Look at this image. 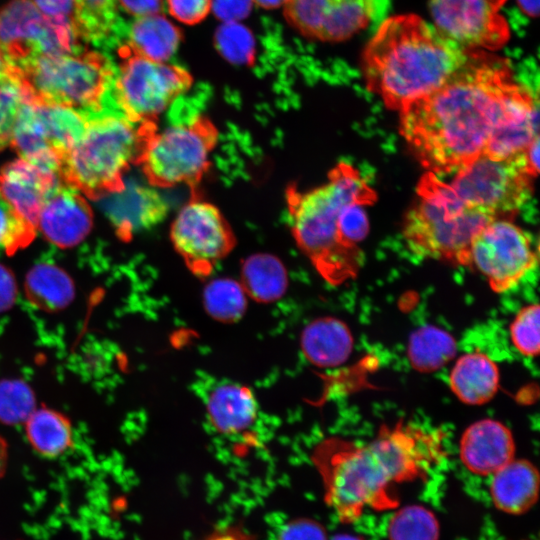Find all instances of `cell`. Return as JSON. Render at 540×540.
<instances>
[{
	"label": "cell",
	"instance_id": "1",
	"mask_svg": "<svg viewBox=\"0 0 540 540\" xmlns=\"http://www.w3.org/2000/svg\"><path fill=\"white\" fill-rule=\"evenodd\" d=\"M536 110L507 61L471 50L440 87L399 111L400 132L428 171L455 173L484 154L496 129Z\"/></svg>",
	"mask_w": 540,
	"mask_h": 540
},
{
	"label": "cell",
	"instance_id": "2",
	"mask_svg": "<svg viewBox=\"0 0 540 540\" xmlns=\"http://www.w3.org/2000/svg\"><path fill=\"white\" fill-rule=\"evenodd\" d=\"M444 454L441 431L399 422L383 425L367 443L326 438L314 448L312 461L326 504L340 522L350 524L366 510L399 507L395 487L424 478Z\"/></svg>",
	"mask_w": 540,
	"mask_h": 540
},
{
	"label": "cell",
	"instance_id": "3",
	"mask_svg": "<svg viewBox=\"0 0 540 540\" xmlns=\"http://www.w3.org/2000/svg\"><path fill=\"white\" fill-rule=\"evenodd\" d=\"M463 49L415 14L385 19L366 45L367 88L398 112L440 87L467 59Z\"/></svg>",
	"mask_w": 540,
	"mask_h": 540
},
{
	"label": "cell",
	"instance_id": "4",
	"mask_svg": "<svg viewBox=\"0 0 540 540\" xmlns=\"http://www.w3.org/2000/svg\"><path fill=\"white\" fill-rule=\"evenodd\" d=\"M289 224L300 250L329 283L338 285L356 276L362 257L345 250L338 238L342 209L353 202L371 205L375 191L352 165L341 162L324 184L286 193Z\"/></svg>",
	"mask_w": 540,
	"mask_h": 540
},
{
	"label": "cell",
	"instance_id": "5",
	"mask_svg": "<svg viewBox=\"0 0 540 540\" xmlns=\"http://www.w3.org/2000/svg\"><path fill=\"white\" fill-rule=\"evenodd\" d=\"M156 123H137L116 110L87 116L81 139L64 155L60 176L68 185L98 198L124 188V175L138 162Z\"/></svg>",
	"mask_w": 540,
	"mask_h": 540
},
{
	"label": "cell",
	"instance_id": "6",
	"mask_svg": "<svg viewBox=\"0 0 540 540\" xmlns=\"http://www.w3.org/2000/svg\"><path fill=\"white\" fill-rule=\"evenodd\" d=\"M497 219L457 197L449 183L428 171L417 187V200L406 213L403 236L408 248L422 258L469 264L474 236Z\"/></svg>",
	"mask_w": 540,
	"mask_h": 540
},
{
	"label": "cell",
	"instance_id": "7",
	"mask_svg": "<svg viewBox=\"0 0 540 540\" xmlns=\"http://www.w3.org/2000/svg\"><path fill=\"white\" fill-rule=\"evenodd\" d=\"M16 71L41 101L72 107L86 117L114 108L115 70L98 52L72 50L43 56Z\"/></svg>",
	"mask_w": 540,
	"mask_h": 540
},
{
	"label": "cell",
	"instance_id": "8",
	"mask_svg": "<svg viewBox=\"0 0 540 540\" xmlns=\"http://www.w3.org/2000/svg\"><path fill=\"white\" fill-rule=\"evenodd\" d=\"M218 130L206 117L197 115L147 136L137 164L150 185L171 188L194 186L211 165Z\"/></svg>",
	"mask_w": 540,
	"mask_h": 540
},
{
	"label": "cell",
	"instance_id": "9",
	"mask_svg": "<svg viewBox=\"0 0 540 540\" xmlns=\"http://www.w3.org/2000/svg\"><path fill=\"white\" fill-rule=\"evenodd\" d=\"M111 99L115 109L137 123H155L193 83L184 68L144 58L127 45L119 50Z\"/></svg>",
	"mask_w": 540,
	"mask_h": 540
},
{
	"label": "cell",
	"instance_id": "10",
	"mask_svg": "<svg viewBox=\"0 0 540 540\" xmlns=\"http://www.w3.org/2000/svg\"><path fill=\"white\" fill-rule=\"evenodd\" d=\"M525 150L508 158L480 155L455 172L450 187L464 203L496 218L515 214L532 194Z\"/></svg>",
	"mask_w": 540,
	"mask_h": 540
},
{
	"label": "cell",
	"instance_id": "11",
	"mask_svg": "<svg viewBox=\"0 0 540 540\" xmlns=\"http://www.w3.org/2000/svg\"><path fill=\"white\" fill-rule=\"evenodd\" d=\"M76 38L72 26L47 18L31 0H10L0 7V55L16 69L74 50Z\"/></svg>",
	"mask_w": 540,
	"mask_h": 540
},
{
	"label": "cell",
	"instance_id": "12",
	"mask_svg": "<svg viewBox=\"0 0 540 540\" xmlns=\"http://www.w3.org/2000/svg\"><path fill=\"white\" fill-rule=\"evenodd\" d=\"M537 264L529 235L506 218L486 224L473 238L469 264L503 293L514 288Z\"/></svg>",
	"mask_w": 540,
	"mask_h": 540
},
{
	"label": "cell",
	"instance_id": "13",
	"mask_svg": "<svg viewBox=\"0 0 540 540\" xmlns=\"http://www.w3.org/2000/svg\"><path fill=\"white\" fill-rule=\"evenodd\" d=\"M171 242L191 272L207 276L234 248V233L212 203L194 198L183 205L170 228Z\"/></svg>",
	"mask_w": 540,
	"mask_h": 540
},
{
	"label": "cell",
	"instance_id": "14",
	"mask_svg": "<svg viewBox=\"0 0 540 540\" xmlns=\"http://www.w3.org/2000/svg\"><path fill=\"white\" fill-rule=\"evenodd\" d=\"M506 0H430L434 27L466 50L493 51L509 40L510 29L500 10Z\"/></svg>",
	"mask_w": 540,
	"mask_h": 540
},
{
	"label": "cell",
	"instance_id": "15",
	"mask_svg": "<svg viewBox=\"0 0 540 540\" xmlns=\"http://www.w3.org/2000/svg\"><path fill=\"white\" fill-rule=\"evenodd\" d=\"M284 16L305 37L339 42L364 29L375 11V0H288Z\"/></svg>",
	"mask_w": 540,
	"mask_h": 540
},
{
	"label": "cell",
	"instance_id": "16",
	"mask_svg": "<svg viewBox=\"0 0 540 540\" xmlns=\"http://www.w3.org/2000/svg\"><path fill=\"white\" fill-rule=\"evenodd\" d=\"M61 176L19 157L0 170V197L36 228L39 212Z\"/></svg>",
	"mask_w": 540,
	"mask_h": 540
},
{
	"label": "cell",
	"instance_id": "17",
	"mask_svg": "<svg viewBox=\"0 0 540 540\" xmlns=\"http://www.w3.org/2000/svg\"><path fill=\"white\" fill-rule=\"evenodd\" d=\"M92 226V212L79 191L60 184L43 204L37 219L38 228L51 243L73 247L80 243Z\"/></svg>",
	"mask_w": 540,
	"mask_h": 540
},
{
	"label": "cell",
	"instance_id": "18",
	"mask_svg": "<svg viewBox=\"0 0 540 540\" xmlns=\"http://www.w3.org/2000/svg\"><path fill=\"white\" fill-rule=\"evenodd\" d=\"M515 442L510 429L502 422L482 419L462 434L459 457L472 473L491 476L515 457Z\"/></svg>",
	"mask_w": 540,
	"mask_h": 540
},
{
	"label": "cell",
	"instance_id": "19",
	"mask_svg": "<svg viewBox=\"0 0 540 540\" xmlns=\"http://www.w3.org/2000/svg\"><path fill=\"white\" fill-rule=\"evenodd\" d=\"M204 404L213 427L224 435L243 433L258 415V404L252 391L233 382L212 384L205 394Z\"/></svg>",
	"mask_w": 540,
	"mask_h": 540
},
{
	"label": "cell",
	"instance_id": "20",
	"mask_svg": "<svg viewBox=\"0 0 540 540\" xmlns=\"http://www.w3.org/2000/svg\"><path fill=\"white\" fill-rule=\"evenodd\" d=\"M490 496L495 507L508 514H522L538 499L539 474L528 460L513 459L492 475Z\"/></svg>",
	"mask_w": 540,
	"mask_h": 540
},
{
	"label": "cell",
	"instance_id": "21",
	"mask_svg": "<svg viewBox=\"0 0 540 540\" xmlns=\"http://www.w3.org/2000/svg\"><path fill=\"white\" fill-rule=\"evenodd\" d=\"M500 374L495 362L481 352L460 356L449 375L452 392L470 405L490 401L498 391Z\"/></svg>",
	"mask_w": 540,
	"mask_h": 540
},
{
	"label": "cell",
	"instance_id": "22",
	"mask_svg": "<svg viewBox=\"0 0 540 540\" xmlns=\"http://www.w3.org/2000/svg\"><path fill=\"white\" fill-rule=\"evenodd\" d=\"M353 348V337L341 320L325 317L310 322L301 335V349L305 357L322 368L344 363Z\"/></svg>",
	"mask_w": 540,
	"mask_h": 540
},
{
	"label": "cell",
	"instance_id": "23",
	"mask_svg": "<svg viewBox=\"0 0 540 540\" xmlns=\"http://www.w3.org/2000/svg\"><path fill=\"white\" fill-rule=\"evenodd\" d=\"M24 427L29 445L43 458L56 459L74 445L72 423L58 410L36 407L24 422Z\"/></svg>",
	"mask_w": 540,
	"mask_h": 540
},
{
	"label": "cell",
	"instance_id": "24",
	"mask_svg": "<svg viewBox=\"0 0 540 540\" xmlns=\"http://www.w3.org/2000/svg\"><path fill=\"white\" fill-rule=\"evenodd\" d=\"M180 41V29L159 12L135 18L126 45L144 58L166 62L176 52Z\"/></svg>",
	"mask_w": 540,
	"mask_h": 540
},
{
	"label": "cell",
	"instance_id": "25",
	"mask_svg": "<svg viewBox=\"0 0 540 540\" xmlns=\"http://www.w3.org/2000/svg\"><path fill=\"white\" fill-rule=\"evenodd\" d=\"M25 294L30 304L44 312H59L73 301L75 286L71 277L53 263H39L25 279Z\"/></svg>",
	"mask_w": 540,
	"mask_h": 540
},
{
	"label": "cell",
	"instance_id": "26",
	"mask_svg": "<svg viewBox=\"0 0 540 540\" xmlns=\"http://www.w3.org/2000/svg\"><path fill=\"white\" fill-rule=\"evenodd\" d=\"M240 283L247 296L255 301L273 302L286 292L287 270L283 262L272 254H253L242 263Z\"/></svg>",
	"mask_w": 540,
	"mask_h": 540
},
{
	"label": "cell",
	"instance_id": "27",
	"mask_svg": "<svg viewBox=\"0 0 540 540\" xmlns=\"http://www.w3.org/2000/svg\"><path fill=\"white\" fill-rule=\"evenodd\" d=\"M456 351V342L448 332L439 327L426 325L412 333L407 353L414 369L432 372L453 359Z\"/></svg>",
	"mask_w": 540,
	"mask_h": 540
},
{
	"label": "cell",
	"instance_id": "28",
	"mask_svg": "<svg viewBox=\"0 0 540 540\" xmlns=\"http://www.w3.org/2000/svg\"><path fill=\"white\" fill-rule=\"evenodd\" d=\"M125 200V209H120L114 216V222L123 237L138 229L154 226L167 213L165 201L153 189L136 186Z\"/></svg>",
	"mask_w": 540,
	"mask_h": 540
},
{
	"label": "cell",
	"instance_id": "29",
	"mask_svg": "<svg viewBox=\"0 0 540 540\" xmlns=\"http://www.w3.org/2000/svg\"><path fill=\"white\" fill-rule=\"evenodd\" d=\"M35 98L15 68L10 76L0 81V151L11 145L21 114Z\"/></svg>",
	"mask_w": 540,
	"mask_h": 540
},
{
	"label": "cell",
	"instance_id": "30",
	"mask_svg": "<svg viewBox=\"0 0 540 540\" xmlns=\"http://www.w3.org/2000/svg\"><path fill=\"white\" fill-rule=\"evenodd\" d=\"M439 531L436 515L418 504L397 507L387 525L389 540H438Z\"/></svg>",
	"mask_w": 540,
	"mask_h": 540
},
{
	"label": "cell",
	"instance_id": "31",
	"mask_svg": "<svg viewBox=\"0 0 540 540\" xmlns=\"http://www.w3.org/2000/svg\"><path fill=\"white\" fill-rule=\"evenodd\" d=\"M203 300L204 307L212 318L233 322L244 314L247 294L240 281L216 278L205 286Z\"/></svg>",
	"mask_w": 540,
	"mask_h": 540
},
{
	"label": "cell",
	"instance_id": "32",
	"mask_svg": "<svg viewBox=\"0 0 540 540\" xmlns=\"http://www.w3.org/2000/svg\"><path fill=\"white\" fill-rule=\"evenodd\" d=\"M72 26L77 38L99 40L109 34L116 23V0H73Z\"/></svg>",
	"mask_w": 540,
	"mask_h": 540
},
{
	"label": "cell",
	"instance_id": "33",
	"mask_svg": "<svg viewBox=\"0 0 540 540\" xmlns=\"http://www.w3.org/2000/svg\"><path fill=\"white\" fill-rule=\"evenodd\" d=\"M35 408L34 393L26 383L19 380L0 382V421L2 423L24 424Z\"/></svg>",
	"mask_w": 540,
	"mask_h": 540
},
{
	"label": "cell",
	"instance_id": "34",
	"mask_svg": "<svg viewBox=\"0 0 540 540\" xmlns=\"http://www.w3.org/2000/svg\"><path fill=\"white\" fill-rule=\"evenodd\" d=\"M36 228L17 214L0 197V251L13 254L27 246L34 238Z\"/></svg>",
	"mask_w": 540,
	"mask_h": 540
},
{
	"label": "cell",
	"instance_id": "35",
	"mask_svg": "<svg viewBox=\"0 0 540 540\" xmlns=\"http://www.w3.org/2000/svg\"><path fill=\"white\" fill-rule=\"evenodd\" d=\"M539 305L523 307L510 325V337L516 350L533 357L539 352Z\"/></svg>",
	"mask_w": 540,
	"mask_h": 540
},
{
	"label": "cell",
	"instance_id": "36",
	"mask_svg": "<svg viewBox=\"0 0 540 540\" xmlns=\"http://www.w3.org/2000/svg\"><path fill=\"white\" fill-rule=\"evenodd\" d=\"M365 206L358 202L346 205L342 209L338 221L340 244L345 250L359 257H362L359 244L365 239L369 231Z\"/></svg>",
	"mask_w": 540,
	"mask_h": 540
},
{
	"label": "cell",
	"instance_id": "37",
	"mask_svg": "<svg viewBox=\"0 0 540 540\" xmlns=\"http://www.w3.org/2000/svg\"><path fill=\"white\" fill-rule=\"evenodd\" d=\"M217 42L221 52L229 59L236 61L250 58L252 39L246 29L236 22H226L217 34Z\"/></svg>",
	"mask_w": 540,
	"mask_h": 540
},
{
	"label": "cell",
	"instance_id": "38",
	"mask_svg": "<svg viewBox=\"0 0 540 540\" xmlns=\"http://www.w3.org/2000/svg\"><path fill=\"white\" fill-rule=\"evenodd\" d=\"M169 13L183 24L193 25L207 17L212 0H167Z\"/></svg>",
	"mask_w": 540,
	"mask_h": 540
},
{
	"label": "cell",
	"instance_id": "39",
	"mask_svg": "<svg viewBox=\"0 0 540 540\" xmlns=\"http://www.w3.org/2000/svg\"><path fill=\"white\" fill-rule=\"evenodd\" d=\"M279 540H327V535L316 521L296 520L282 529Z\"/></svg>",
	"mask_w": 540,
	"mask_h": 540
},
{
	"label": "cell",
	"instance_id": "40",
	"mask_svg": "<svg viewBox=\"0 0 540 540\" xmlns=\"http://www.w3.org/2000/svg\"><path fill=\"white\" fill-rule=\"evenodd\" d=\"M47 18L59 24L72 26L73 0H31ZM73 27V26H72Z\"/></svg>",
	"mask_w": 540,
	"mask_h": 540
},
{
	"label": "cell",
	"instance_id": "41",
	"mask_svg": "<svg viewBox=\"0 0 540 540\" xmlns=\"http://www.w3.org/2000/svg\"><path fill=\"white\" fill-rule=\"evenodd\" d=\"M252 3V0H212L211 10L225 22H236L249 14Z\"/></svg>",
	"mask_w": 540,
	"mask_h": 540
},
{
	"label": "cell",
	"instance_id": "42",
	"mask_svg": "<svg viewBox=\"0 0 540 540\" xmlns=\"http://www.w3.org/2000/svg\"><path fill=\"white\" fill-rule=\"evenodd\" d=\"M17 285L11 271L0 264V313L8 311L15 303Z\"/></svg>",
	"mask_w": 540,
	"mask_h": 540
},
{
	"label": "cell",
	"instance_id": "43",
	"mask_svg": "<svg viewBox=\"0 0 540 540\" xmlns=\"http://www.w3.org/2000/svg\"><path fill=\"white\" fill-rule=\"evenodd\" d=\"M128 14L135 18L159 13L162 8V0H116Z\"/></svg>",
	"mask_w": 540,
	"mask_h": 540
},
{
	"label": "cell",
	"instance_id": "44",
	"mask_svg": "<svg viewBox=\"0 0 540 540\" xmlns=\"http://www.w3.org/2000/svg\"><path fill=\"white\" fill-rule=\"evenodd\" d=\"M525 158L531 175L535 178L539 171V136L525 149Z\"/></svg>",
	"mask_w": 540,
	"mask_h": 540
},
{
	"label": "cell",
	"instance_id": "45",
	"mask_svg": "<svg viewBox=\"0 0 540 540\" xmlns=\"http://www.w3.org/2000/svg\"><path fill=\"white\" fill-rule=\"evenodd\" d=\"M521 10L529 17L538 16L539 0H517Z\"/></svg>",
	"mask_w": 540,
	"mask_h": 540
},
{
	"label": "cell",
	"instance_id": "46",
	"mask_svg": "<svg viewBox=\"0 0 540 540\" xmlns=\"http://www.w3.org/2000/svg\"><path fill=\"white\" fill-rule=\"evenodd\" d=\"M288 0H252V2L264 9H275L284 6Z\"/></svg>",
	"mask_w": 540,
	"mask_h": 540
},
{
	"label": "cell",
	"instance_id": "47",
	"mask_svg": "<svg viewBox=\"0 0 540 540\" xmlns=\"http://www.w3.org/2000/svg\"><path fill=\"white\" fill-rule=\"evenodd\" d=\"M8 452L5 441L0 438V478L3 476L7 466Z\"/></svg>",
	"mask_w": 540,
	"mask_h": 540
},
{
	"label": "cell",
	"instance_id": "48",
	"mask_svg": "<svg viewBox=\"0 0 540 540\" xmlns=\"http://www.w3.org/2000/svg\"><path fill=\"white\" fill-rule=\"evenodd\" d=\"M14 71V68L10 66L4 58L0 55V81L10 76Z\"/></svg>",
	"mask_w": 540,
	"mask_h": 540
},
{
	"label": "cell",
	"instance_id": "49",
	"mask_svg": "<svg viewBox=\"0 0 540 540\" xmlns=\"http://www.w3.org/2000/svg\"><path fill=\"white\" fill-rule=\"evenodd\" d=\"M332 540H364V539L358 535L340 534V535H336Z\"/></svg>",
	"mask_w": 540,
	"mask_h": 540
}]
</instances>
